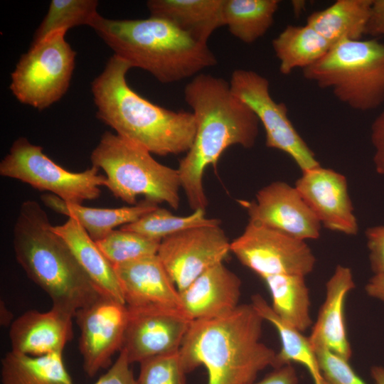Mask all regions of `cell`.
<instances>
[{"label":"cell","mask_w":384,"mask_h":384,"mask_svg":"<svg viewBox=\"0 0 384 384\" xmlns=\"http://www.w3.org/2000/svg\"><path fill=\"white\" fill-rule=\"evenodd\" d=\"M68 31H55L31 44L11 73L10 90L21 103L39 110L58 101L67 92L76 53L65 41Z\"/></svg>","instance_id":"cell-8"},{"label":"cell","mask_w":384,"mask_h":384,"mask_svg":"<svg viewBox=\"0 0 384 384\" xmlns=\"http://www.w3.org/2000/svg\"><path fill=\"white\" fill-rule=\"evenodd\" d=\"M241 281L223 262L179 292L181 309L192 321L222 316L240 304Z\"/></svg>","instance_id":"cell-19"},{"label":"cell","mask_w":384,"mask_h":384,"mask_svg":"<svg viewBox=\"0 0 384 384\" xmlns=\"http://www.w3.org/2000/svg\"><path fill=\"white\" fill-rule=\"evenodd\" d=\"M96 0H52L48 12L36 31L31 44L41 41L60 29L87 25L91 26L99 14Z\"/></svg>","instance_id":"cell-31"},{"label":"cell","mask_w":384,"mask_h":384,"mask_svg":"<svg viewBox=\"0 0 384 384\" xmlns=\"http://www.w3.org/2000/svg\"><path fill=\"white\" fill-rule=\"evenodd\" d=\"M220 224L219 219L206 218L205 210L203 209L195 210L186 216H177L166 208L158 207L135 222L121 226L119 229L161 240L185 230Z\"/></svg>","instance_id":"cell-30"},{"label":"cell","mask_w":384,"mask_h":384,"mask_svg":"<svg viewBox=\"0 0 384 384\" xmlns=\"http://www.w3.org/2000/svg\"><path fill=\"white\" fill-rule=\"evenodd\" d=\"M369 262L374 274H384V225H375L366 230Z\"/></svg>","instance_id":"cell-35"},{"label":"cell","mask_w":384,"mask_h":384,"mask_svg":"<svg viewBox=\"0 0 384 384\" xmlns=\"http://www.w3.org/2000/svg\"><path fill=\"white\" fill-rule=\"evenodd\" d=\"M130 364L126 353L120 351L111 368L94 384H137Z\"/></svg>","instance_id":"cell-36"},{"label":"cell","mask_w":384,"mask_h":384,"mask_svg":"<svg viewBox=\"0 0 384 384\" xmlns=\"http://www.w3.org/2000/svg\"><path fill=\"white\" fill-rule=\"evenodd\" d=\"M79 326L80 351L86 374L93 377L107 368L117 351H120L128 319L126 304L101 296L75 315Z\"/></svg>","instance_id":"cell-14"},{"label":"cell","mask_w":384,"mask_h":384,"mask_svg":"<svg viewBox=\"0 0 384 384\" xmlns=\"http://www.w3.org/2000/svg\"><path fill=\"white\" fill-rule=\"evenodd\" d=\"M370 374L375 384H384V367L378 366L372 367Z\"/></svg>","instance_id":"cell-42"},{"label":"cell","mask_w":384,"mask_h":384,"mask_svg":"<svg viewBox=\"0 0 384 384\" xmlns=\"http://www.w3.org/2000/svg\"><path fill=\"white\" fill-rule=\"evenodd\" d=\"M41 199L51 210L75 220L95 241L105 238L117 226L135 222L158 208L156 203L146 199L131 206L115 208L70 203L51 193L42 195Z\"/></svg>","instance_id":"cell-22"},{"label":"cell","mask_w":384,"mask_h":384,"mask_svg":"<svg viewBox=\"0 0 384 384\" xmlns=\"http://www.w3.org/2000/svg\"><path fill=\"white\" fill-rule=\"evenodd\" d=\"M305 277L298 274H277L262 279L272 297L270 306L273 311L301 332L312 324L309 290Z\"/></svg>","instance_id":"cell-28"},{"label":"cell","mask_w":384,"mask_h":384,"mask_svg":"<svg viewBox=\"0 0 384 384\" xmlns=\"http://www.w3.org/2000/svg\"><path fill=\"white\" fill-rule=\"evenodd\" d=\"M230 251V242L220 225L183 230L161 240L157 255L178 292L215 265Z\"/></svg>","instance_id":"cell-12"},{"label":"cell","mask_w":384,"mask_h":384,"mask_svg":"<svg viewBox=\"0 0 384 384\" xmlns=\"http://www.w3.org/2000/svg\"><path fill=\"white\" fill-rule=\"evenodd\" d=\"M12 312L6 307L4 301L0 302V324L1 326H7L11 325L13 320Z\"/></svg>","instance_id":"cell-41"},{"label":"cell","mask_w":384,"mask_h":384,"mask_svg":"<svg viewBox=\"0 0 384 384\" xmlns=\"http://www.w3.org/2000/svg\"><path fill=\"white\" fill-rule=\"evenodd\" d=\"M1 384H73L62 353L33 356L11 350L1 360Z\"/></svg>","instance_id":"cell-26"},{"label":"cell","mask_w":384,"mask_h":384,"mask_svg":"<svg viewBox=\"0 0 384 384\" xmlns=\"http://www.w3.org/2000/svg\"><path fill=\"white\" fill-rule=\"evenodd\" d=\"M92 166L102 169L106 187L114 197L137 204L139 196L177 210L181 183L177 169L156 161L144 148L105 132L90 155Z\"/></svg>","instance_id":"cell-6"},{"label":"cell","mask_w":384,"mask_h":384,"mask_svg":"<svg viewBox=\"0 0 384 384\" xmlns=\"http://www.w3.org/2000/svg\"><path fill=\"white\" fill-rule=\"evenodd\" d=\"M161 241L119 229L114 230L105 238L95 242L106 258L115 266L145 256L157 255Z\"/></svg>","instance_id":"cell-32"},{"label":"cell","mask_w":384,"mask_h":384,"mask_svg":"<svg viewBox=\"0 0 384 384\" xmlns=\"http://www.w3.org/2000/svg\"><path fill=\"white\" fill-rule=\"evenodd\" d=\"M185 102L192 109L196 124L193 144L177 169L181 188L193 210H205L208 199L203 175L208 166L215 167L229 146L252 147L260 121L252 110L232 92L221 78L200 73L183 91Z\"/></svg>","instance_id":"cell-1"},{"label":"cell","mask_w":384,"mask_h":384,"mask_svg":"<svg viewBox=\"0 0 384 384\" xmlns=\"http://www.w3.org/2000/svg\"><path fill=\"white\" fill-rule=\"evenodd\" d=\"M53 229L65 241L100 292L126 304L114 266L82 226L68 218L63 225H53Z\"/></svg>","instance_id":"cell-23"},{"label":"cell","mask_w":384,"mask_h":384,"mask_svg":"<svg viewBox=\"0 0 384 384\" xmlns=\"http://www.w3.org/2000/svg\"><path fill=\"white\" fill-rule=\"evenodd\" d=\"M263 321L251 304L222 316L193 320L179 348L184 370L203 365L208 384L255 382L260 371L277 366V353L260 340Z\"/></svg>","instance_id":"cell-2"},{"label":"cell","mask_w":384,"mask_h":384,"mask_svg":"<svg viewBox=\"0 0 384 384\" xmlns=\"http://www.w3.org/2000/svg\"><path fill=\"white\" fill-rule=\"evenodd\" d=\"M224 0H149L150 16L164 19L195 41L207 44L211 34L224 26Z\"/></svg>","instance_id":"cell-21"},{"label":"cell","mask_w":384,"mask_h":384,"mask_svg":"<svg viewBox=\"0 0 384 384\" xmlns=\"http://www.w3.org/2000/svg\"><path fill=\"white\" fill-rule=\"evenodd\" d=\"M16 259L53 306L74 316L103 294L79 264L65 241L53 229L46 212L33 201H23L13 229Z\"/></svg>","instance_id":"cell-4"},{"label":"cell","mask_w":384,"mask_h":384,"mask_svg":"<svg viewBox=\"0 0 384 384\" xmlns=\"http://www.w3.org/2000/svg\"><path fill=\"white\" fill-rule=\"evenodd\" d=\"M132 68L113 55L92 82L97 117L117 134L159 156L186 153L194 140L192 112L153 104L134 91L126 74Z\"/></svg>","instance_id":"cell-3"},{"label":"cell","mask_w":384,"mask_h":384,"mask_svg":"<svg viewBox=\"0 0 384 384\" xmlns=\"http://www.w3.org/2000/svg\"><path fill=\"white\" fill-rule=\"evenodd\" d=\"M230 252L262 279L277 274L306 277L316 263L306 241L250 222L230 242Z\"/></svg>","instance_id":"cell-11"},{"label":"cell","mask_w":384,"mask_h":384,"mask_svg":"<svg viewBox=\"0 0 384 384\" xmlns=\"http://www.w3.org/2000/svg\"><path fill=\"white\" fill-rule=\"evenodd\" d=\"M73 318L71 314L55 306L45 312H24L10 326L12 351L33 356L63 353L73 338Z\"/></svg>","instance_id":"cell-18"},{"label":"cell","mask_w":384,"mask_h":384,"mask_svg":"<svg viewBox=\"0 0 384 384\" xmlns=\"http://www.w3.org/2000/svg\"><path fill=\"white\" fill-rule=\"evenodd\" d=\"M229 83L233 94L252 110L262 123L267 147L287 154L302 172L320 165L290 121L286 105L272 97L266 78L253 70L237 69L233 72Z\"/></svg>","instance_id":"cell-10"},{"label":"cell","mask_w":384,"mask_h":384,"mask_svg":"<svg viewBox=\"0 0 384 384\" xmlns=\"http://www.w3.org/2000/svg\"><path fill=\"white\" fill-rule=\"evenodd\" d=\"M299 378L295 368L291 364L274 368L260 381L250 384H298Z\"/></svg>","instance_id":"cell-38"},{"label":"cell","mask_w":384,"mask_h":384,"mask_svg":"<svg viewBox=\"0 0 384 384\" xmlns=\"http://www.w3.org/2000/svg\"><path fill=\"white\" fill-rule=\"evenodd\" d=\"M368 296L384 302V274H374L365 287Z\"/></svg>","instance_id":"cell-40"},{"label":"cell","mask_w":384,"mask_h":384,"mask_svg":"<svg viewBox=\"0 0 384 384\" xmlns=\"http://www.w3.org/2000/svg\"><path fill=\"white\" fill-rule=\"evenodd\" d=\"M355 288L351 269L336 266L326 284V297L314 324L310 344L315 351L324 348L349 360L352 350L349 343L344 319V305L348 294Z\"/></svg>","instance_id":"cell-20"},{"label":"cell","mask_w":384,"mask_h":384,"mask_svg":"<svg viewBox=\"0 0 384 384\" xmlns=\"http://www.w3.org/2000/svg\"><path fill=\"white\" fill-rule=\"evenodd\" d=\"M92 166L72 172L58 165L25 137H19L0 162V175L21 181L41 191L51 193L65 202L82 204L97 198L107 178Z\"/></svg>","instance_id":"cell-9"},{"label":"cell","mask_w":384,"mask_h":384,"mask_svg":"<svg viewBox=\"0 0 384 384\" xmlns=\"http://www.w3.org/2000/svg\"><path fill=\"white\" fill-rule=\"evenodd\" d=\"M140 363L137 384H186L179 350L147 358Z\"/></svg>","instance_id":"cell-33"},{"label":"cell","mask_w":384,"mask_h":384,"mask_svg":"<svg viewBox=\"0 0 384 384\" xmlns=\"http://www.w3.org/2000/svg\"><path fill=\"white\" fill-rule=\"evenodd\" d=\"M373 0H337L310 14L306 24L331 46L344 41L361 40L366 34Z\"/></svg>","instance_id":"cell-24"},{"label":"cell","mask_w":384,"mask_h":384,"mask_svg":"<svg viewBox=\"0 0 384 384\" xmlns=\"http://www.w3.org/2000/svg\"><path fill=\"white\" fill-rule=\"evenodd\" d=\"M90 27L114 55L131 68L150 73L161 83L195 77L217 64L207 44L160 18L116 20L98 14Z\"/></svg>","instance_id":"cell-5"},{"label":"cell","mask_w":384,"mask_h":384,"mask_svg":"<svg viewBox=\"0 0 384 384\" xmlns=\"http://www.w3.org/2000/svg\"><path fill=\"white\" fill-rule=\"evenodd\" d=\"M370 139L374 147L373 164L376 172L384 174V110L374 119L371 125Z\"/></svg>","instance_id":"cell-37"},{"label":"cell","mask_w":384,"mask_h":384,"mask_svg":"<svg viewBox=\"0 0 384 384\" xmlns=\"http://www.w3.org/2000/svg\"><path fill=\"white\" fill-rule=\"evenodd\" d=\"M366 34L384 37V0H373Z\"/></svg>","instance_id":"cell-39"},{"label":"cell","mask_w":384,"mask_h":384,"mask_svg":"<svg viewBox=\"0 0 384 384\" xmlns=\"http://www.w3.org/2000/svg\"><path fill=\"white\" fill-rule=\"evenodd\" d=\"M294 187L325 228L356 235L358 224L345 176L321 165L302 172Z\"/></svg>","instance_id":"cell-16"},{"label":"cell","mask_w":384,"mask_h":384,"mask_svg":"<svg viewBox=\"0 0 384 384\" xmlns=\"http://www.w3.org/2000/svg\"><path fill=\"white\" fill-rule=\"evenodd\" d=\"M127 309V323L120 351L126 353L130 363L179 350L192 321L181 309Z\"/></svg>","instance_id":"cell-13"},{"label":"cell","mask_w":384,"mask_h":384,"mask_svg":"<svg viewBox=\"0 0 384 384\" xmlns=\"http://www.w3.org/2000/svg\"><path fill=\"white\" fill-rule=\"evenodd\" d=\"M303 75L353 110L376 109L384 102V44L375 39L338 43Z\"/></svg>","instance_id":"cell-7"},{"label":"cell","mask_w":384,"mask_h":384,"mask_svg":"<svg viewBox=\"0 0 384 384\" xmlns=\"http://www.w3.org/2000/svg\"><path fill=\"white\" fill-rule=\"evenodd\" d=\"M279 60V71L289 75L296 68L303 70L321 59L332 47L312 27L288 25L272 41Z\"/></svg>","instance_id":"cell-25"},{"label":"cell","mask_w":384,"mask_h":384,"mask_svg":"<svg viewBox=\"0 0 384 384\" xmlns=\"http://www.w3.org/2000/svg\"><path fill=\"white\" fill-rule=\"evenodd\" d=\"M326 384H366L348 361L324 348L315 350Z\"/></svg>","instance_id":"cell-34"},{"label":"cell","mask_w":384,"mask_h":384,"mask_svg":"<svg viewBox=\"0 0 384 384\" xmlns=\"http://www.w3.org/2000/svg\"><path fill=\"white\" fill-rule=\"evenodd\" d=\"M126 305L181 309L180 294L157 255L114 266Z\"/></svg>","instance_id":"cell-17"},{"label":"cell","mask_w":384,"mask_h":384,"mask_svg":"<svg viewBox=\"0 0 384 384\" xmlns=\"http://www.w3.org/2000/svg\"><path fill=\"white\" fill-rule=\"evenodd\" d=\"M251 304L264 321L274 326L279 334L282 346L277 353L275 368L297 363L307 369L314 384H326L316 352L308 337L282 320L260 294L252 295Z\"/></svg>","instance_id":"cell-27"},{"label":"cell","mask_w":384,"mask_h":384,"mask_svg":"<svg viewBox=\"0 0 384 384\" xmlns=\"http://www.w3.org/2000/svg\"><path fill=\"white\" fill-rule=\"evenodd\" d=\"M238 203L250 223L304 241L320 236V222L297 188L286 182L274 181L259 190L255 200Z\"/></svg>","instance_id":"cell-15"},{"label":"cell","mask_w":384,"mask_h":384,"mask_svg":"<svg viewBox=\"0 0 384 384\" xmlns=\"http://www.w3.org/2000/svg\"><path fill=\"white\" fill-rule=\"evenodd\" d=\"M279 4L277 0H224V26L240 41L252 43L272 26Z\"/></svg>","instance_id":"cell-29"}]
</instances>
